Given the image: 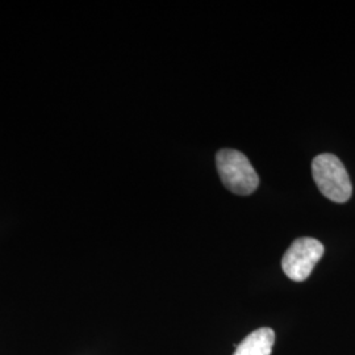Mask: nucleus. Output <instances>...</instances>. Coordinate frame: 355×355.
<instances>
[{
  "label": "nucleus",
  "instance_id": "obj_1",
  "mask_svg": "<svg viewBox=\"0 0 355 355\" xmlns=\"http://www.w3.org/2000/svg\"><path fill=\"white\" fill-rule=\"evenodd\" d=\"M312 175L318 190L334 203H346L352 198V182L343 162L333 154L324 153L312 162Z\"/></svg>",
  "mask_w": 355,
  "mask_h": 355
},
{
  "label": "nucleus",
  "instance_id": "obj_4",
  "mask_svg": "<svg viewBox=\"0 0 355 355\" xmlns=\"http://www.w3.org/2000/svg\"><path fill=\"white\" fill-rule=\"evenodd\" d=\"M275 343V333L270 328L252 331L242 341L233 355H271Z\"/></svg>",
  "mask_w": 355,
  "mask_h": 355
},
{
  "label": "nucleus",
  "instance_id": "obj_3",
  "mask_svg": "<svg viewBox=\"0 0 355 355\" xmlns=\"http://www.w3.org/2000/svg\"><path fill=\"white\" fill-rule=\"evenodd\" d=\"M324 255V245L316 239L303 237L292 242L283 255L282 268L295 282H304Z\"/></svg>",
  "mask_w": 355,
  "mask_h": 355
},
{
  "label": "nucleus",
  "instance_id": "obj_2",
  "mask_svg": "<svg viewBox=\"0 0 355 355\" xmlns=\"http://www.w3.org/2000/svg\"><path fill=\"white\" fill-rule=\"evenodd\" d=\"M216 166L223 184L229 191L246 196L258 189V174L243 153L223 149L216 154Z\"/></svg>",
  "mask_w": 355,
  "mask_h": 355
}]
</instances>
